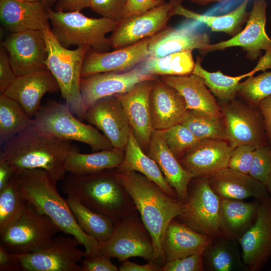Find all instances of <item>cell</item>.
Masks as SVG:
<instances>
[{
    "label": "cell",
    "mask_w": 271,
    "mask_h": 271,
    "mask_svg": "<svg viewBox=\"0 0 271 271\" xmlns=\"http://www.w3.org/2000/svg\"><path fill=\"white\" fill-rule=\"evenodd\" d=\"M91 0H58L54 10L63 12H81L89 8Z\"/></svg>",
    "instance_id": "obj_51"
},
{
    "label": "cell",
    "mask_w": 271,
    "mask_h": 271,
    "mask_svg": "<svg viewBox=\"0 0 271 271\" xmlns=\"http://www.w3.org/2000/svg\"><path fill=\"white\" fill-rule=\"evenodd\" d=\"M160 76L144 74L139 65L124 72H104L82 78L81 94L86 111L98 100L127 92L137 83Z\"/></svg>",
    "instance_id": "obj_18"
},
{
    "label": "cell",
    "mask_w": 271,
    "mask_h": 271,
    "mask_svg": "<svg viewBox=\"0 0 271 271\" xmlns=\"http://www.w3.org/2000/svg\"><path fill=\"white\" fill-rule=\"evenodd\" d=\"M16 75L9 60L7 52L1 46L0 51V93L4 94L16 79Z\"/></svg>",
    "instance_id": "obj_48"
},
{
    "label": "cell",
    "mask_w": 271,
    "mask_h": 271,
    "mask_svg": "<svg viewBox=\"0 0 271 271\" xmlns=\"http://www.w3.org/2000/svg\"><path fill=\"white\" fill-rule=\"evenodd\" d=\"M77 147L32 126L3 144L0 161L11 165L16 172L43 169L57 182L66 177L65 164L69 153Z\"/></svg>",
    "instance_id": "obj_2"
},
{
    "label": "cell",
    "mask_w": 271,
    "mask_h": 271,
    "mask_svg": "<svg viewBox=\"0 0 271 271\" xmlns=\"http://www.w3.org/2000/svg\"><path fill=\"white\" fill-rule=\"evenodd\" d=\"M81 271H117L118 268L110 258L97 254L84 256L81 261Z\"/></svg>",
    "instance_id": "obj_47"
},
{
    "label": "cell",
    "mask_w": 271,
    "mask_h": 271,
    "mask_svg": "<svg viewBox=\"0 0 271 271\" xmlns=\"http://www.w3.org/2000/svg\"><path fill=\"white\" fill-rule=\"evenodd\" d=\"M257 105L262 115L268 143L271 146V94L261 100Z\"/></svg>",
    "instance_id": "obj_52"
},
{
    "label": "cell",
    "mask_w": 271,
    "mask_h": 271,
    "mask_svg": "<svg viewBox=\"0 0 271 271\" xmlns=\"http://www.w3.org/2000/svg\"><path fill=\"white\" fill-rule=\"evenodd\" d=\"M182 1L173 0V16L179 15L196 21L205 25L212 32H223L232 37L242 30L249 16L247 7L249 0H244L229 13L220 16H208L192 11L182 5Z\"/></svg>",
    "instance_id": "obj_30"
},
{
    "label": "cell",
    "mask_w": 271,
    "mask_h": 271,
    "mask_svg": "<svg viewBox=\"0 0 271 271\" xmlns=\"http://www.w3.org/2000/svg\"><path fill=\"white\" fill-rule=\"evenodd\" d=\"M84 119L101 130L113 148L124 151L131 128L122 105L115 95L96 101L87 110Z\"/></svg>",
    "instance_id": "obj_17"
},
{
    "label": "cell",
    "mask_w": 271,
    "mask_h": 271,
    "mask_svg": "<svg viewBox=\"0 0 271 271\" xmlns=\"http://www.w3.org/2000/svg\"><path fill=\"white\" fill-rule=\"evenodd\" d=\"M198 5L205 6L213 3H219L225 0H189Z\"/></svg>",
    "instance_id": "obj_56"
},
{
    "label": "cell",
    "mask_w": 271,
    "mask_h": 271,
    "mask_svg": "<svg viewBox=\"0 0 271 271\" xmlns=\"http://www.w3.org/2000/svg\"><path fill=\"white\" fill-rule=\"evenodd\" d=\"M266 187L269 196L271 198V168H270V172H269L268 180H267V182L266 185Z\"/></svg>",
    "instance_id": "obj_57"
},
{
    "label": "cell",
    "mask_w": 271,
    "mask_h": 271,
    "mask_svg": "<svg viewBox=\"0 0 271 271\" xmlns=\"http://www.w3.org/2000/svg\"><path fill=\"white\" fill-rule=\"evenodd\" d=\"M252 225L238 239L242 262L250 271H259L271 258V198L259 200Z\"/></svg>",
    "instance_id": "obj_15"
},
{
    "label": "cell",
    "mask_w": 271,
    "mask_h": 271,
    "mask_svg": "<svg viewBox=\"0 0 271 271\" xmlns=\"http://www.w3.org/2000/svg\"><path fill=\"white\" fill-rule=\"evenodd\" d=\"M190 182L185 208L178 220L212 240L235 239L226 229L220 212V197L211 187L207 177L193 178Z\"/></svg>",
    "instance_id": "obj_7"
},
{
    "label": "cell",
    "mask_w": 271,
    "mask_h": 271,
    "mask_svg": "<svg viewBox=\"0 0 271 271\" xmlns=\"http://www.w3.org/2000/svg\"><path fill=\"white\" fill-rule=\"evenodd\" d=\"M154 80L140 82L127 92L114 95L120 101L131 130L142 148L149 147L154 130L150 95Z\"/></svg>",
    "instance_id": "obj_23"
},
{
    "label": "cell",
    "mask_w": 271,
    "mask_h": 271,
    "mask_svg": "<svg viewBox=\"0 0 271 271\" xmlns=\"http://www.w3.org/2000/svg\"><path fill=\"white\" fill-rule=\"evenodd\" d=\"M27 203L14 175L0 190V234L20 217Z\"/></svg>",
    "instance_id": "obj_39"
},
{
    "label": "cell",
    "mask_w": 271,
    "mask_h": 271,
    "mask_svg": "<svg viewBox=\"0 0 271 271\" xmlns=\"http://www.w3.org/2000/svg\"><path fill=\"white\" fill-rule=\"evenodd\" d=\"M16 173L14 167L6 161H0V190L9 182Z\"/></svg>",
    "instance_id": "obj_54"
},
{
    "label": "cell",
    "mask_w": 271,
    "mask_h": 271,
    "mask_svg": "<svg viewBox=\"0 0 271 271\" xmlns=\"http://www.w3.org/2000/svg\"><path fill=\"white\" fill-rule=\"evenodd\" d=\"M221 198L220 212L223 222L234 239H238L254 223L259 201Z\"/></svg>",
    "instance_id": "obj_33"
},
{
    "label": "cell",
    "mask_w": 271,
    "mask_h": 271,
    "mask_svg": "<svg viewBox=\"0 0 271 271\" xmlns=\"http://www.w3.org/2000/svg\"><path fill=\"white\" fill-rule=\"evenodd\" d=\"M266 0H254L246 26L237 35L226 41L210 44L200 52L203 54L222 51L231 47H240L246 52V57L256 60L262 51L271 49V39L266 30Z\"/></svg>",
    "instance_id": "obj_14"
},
{
    "label": "cell",
    "mask_w": 271,
    "mask_h": 271,
    "mask_svg": "<svg viewBox=\"0 0 271 271\" xmlns=\"http://www.w3.org/2000/svg\"><path fill=\"white\" fill-rule=\"evenodd\" d=\"M201 62L202 59L197 57L192 73L200 77L213 95L221 102L234 99L238 92L240 80L253 75L251 71L234 77L226 75L220 70L211 72L202 67Z\"/></svg>",
    "instance_id": "obj_36"
},
{
    "label": "cell",
    "mask_w": 271,
    "mask_h": 271,
    "mask_svg": "<svg viewBox=\"0 0 271 271\" xmlns=\"http://www.w3.org/2000/svg\"><path fill=\"white\" fill-rule=\"evenodd\" d=\"M49 8H51L56 4L58 0H41Z\"/></svg>",
    "instance_id": "obj_58"
},
{
    "label": "cell",
    "mask_w": 271,
    "mask_h": 271,
    "mask_svg": "<svg viewBox=\"0 0 271 271\" xmlns=\"http://www.w3.org/2000/svg\"><path fill=\"white\" fill-rule=\"evenodd\" d=\"M99 254L122 262L133 257L153 261V239L137 212L114 223L111 236L100 243Z\"/></svg>",
    "instance_id": "obj_10"
},
{
    "label": "cell",
    "mask_w": 271,
    "mask_h": 271,
    "mask_svg": "<svg viewBox=\"0 0 271 271\" xmlns=\"http://www.w3.org/2000/svg\"><path fill=\"white\" fill-rule=\"evenodd\" d=\"M256 148L249 145H243L234 148L229 160L228 168L248 174Z\"/></svg>",
    "instance_id": "obj_45"
},
{
    "label": "cell",
    "mask_w": 271,
    "mask_h": 271,
    "mask_svg": "<svg viewBox=\"0 0 271 271\" xmlns=\"http://www.w3.org/2000/svg\"><path fill=\"white\" fill-rule=\"evenodd\" d=\"M233 150L224 140L201 139L187 151L179 162L193 178H208L228 168Z\"/></svg>",
    "instance_id": "obj_21"
},
{
    "label": "cell",
    "mask_w": 271,
    "mask_h": 271,
    "mask_svg": "<svg viewBox=\"0 0 271 271\" xmlns=\"http://www.w3.org/2000/svg\"><path fill=\"white\" fill-rule=\"evenodd\" d=\"M213 242L208 236L174 219L168 225L164 237L163 250L166 261L205 252Z\"/></svg>",
    "instance_id": "obj_28"
},
{
    "label": "cell",
    "mask_w": 271,
    "mask_h": 271,
    "mask_svg": "<svg viewBox=\"0 0 271 271\" xmlns=\"http://www.w3.org/2000/svg\"><path fill=\"white\" fill-rule=\"evenodd\" d=\"M180 123L187 127L199 140L219 139L227 141L226 126L223 116L187 109Z\"/></svg>",
    "instance_id": "obj_38"
},
{
    "label": "cell",
    "mask_w": 271,
    "mask_h": 271,
    "mask_svg": "<svg viewBox=\"0 0 271 271\" xmlns=\"http://www.w3.org/2000/svg\"><path fill=\"white\" fill-rule=\"evenodd\" d=\"M148 147V155L157 163L166 181L184 203L189 183L193 178L192 175L183 167L169 149L162 130H153Z\"/></svg>",
    "instance_id": "obj_26"
},
{
    "label": "cell",
    "mask_w": 271,
    "mask_h": 271,
    "mask_svg": "<svg viewBox=\"0 0 271 271\" xmlns=\"http://www.w3.org/2000/svg\"><path fill=\"white\" fill-rule=\"evenodd\" d=\"M150 38L112 51L98 52L90 48L83 62L81 77L104 72H124L134 68L148 58Z\"/></svg>",
    "instance_id": "obj_19"
},
{
    "label": "cell",
    "mask_w": 271,
    "mask_h": 271,
    "mask_svg": "<svg viewBox=\"0 0 271 271\" xmlns=\"http://www.w3.org/2000/svg\"><path fill=\"white\" fill-rule=\"evenodd\" d=\"M2 46L17 76L47 68V47L42 30L10 33Z\"/></svg>",
    "instance_id": "obj_16"
},
{
    "label": "cell",
    "mask_w": 271,
    "mask_h": 271,
    "mask_svg": "<svg viewBox=\"0 0 271 271\" xmlns=\"http://www.w3.org/2000/svg\"><path fill=\"white\" fill-rule=\"evenodd\" d=\"M244 99L253 105L271 94V70L256 76L249 77L240 82L238 92Z\"/></svg>",
    "instance_id": "obj_41"
},
{
    "label": "cell",
    "mask_w": 271,
    "mask_h": 271,
    "mask_svg": "<svg viewBox=\"0 0 271 271\" xmlns=\"http://www.w3.org/2000/svg\"><path fill=\"white\" fill-rule=\"evenodd\" d=\"M150 107L153 127L159 130L180 123L187 109L182 96L160 77L153 82Z\"/></svg>",
    "instance_id": "obj_25"
},
{
    "label": "cell",
    "mask_w": 271,
    "mask_h": 271,
    "mask_svg": "<svg viewBox=\"0 0 271 271\" xmlns=\"http://www.w3.org/2000/svg\"><path fill=\"white\" fill-rule=\"evenodd\" d=\"M161 79L171 86L184 98L187 109L201 110L222 117L220 105L199 76L191 73L181 76H162Z\"/></svg>",
    "instance_id": "obj_29"
},
{
    "label": "cell",
    "mask_w": 271,
    "mask_h": 271,
    "mask_svg": "<svg viewBox=\"0 0 271 271\" xmlns=\"http://www.w3.org/2000/svg\"><path fill=\"white\" fill-rule=\"evenodd\" d=\"M42 31L47 47V68L56 80L66 104L79 119H84L87 111L81 94V71L90 47L80 46L70 50L63 47L53 34L49 24Z\"/></svg>",
    "instance_id": "obj_5"
},
{
    "label": "cell",
    "mask_w": 271,
    "mask_h": 271,
    "mask_svg": "<svg viewBox=\"0 0 271 271\" xmlns=\"http://www.w3.org/2000/svg\"><path fill=\"white\" fill-rule=\"evenodd\" d=\"M162 131L167 146L179 161L200 140L180 123Z\"/></svg>",
    "instance_id": "obj_40"
},
{
    "label": "cell",
    "mask_w": 271,
    "mask_h": 271,
    "mask_svg": "<svg viewBox=\"0 0 271 271\" xmlns=\"http://www.w3.org/2000/svg\"><path fill=\"white\" fill-rule=\"evenodd\" d=\"M162 267L153 261L145 264H139L126 260L119 266V271H161Z\"/></svg>",
    "instance_id": "obj_53"
},
{
    "label": "cell",
    "mask_w": 271,
    "mask_h": 271,
    "mask_svg": "<svg viewBox=\"0 0 271 271\" xmlns=\"http://www.w3.org/2000/svg\"><path fill=\"white\" fill-rule=\"evenodd\" d=\"M195 64L192 51L187 50L160 57L150 56L139 66L147 75L181 76L192 73Z\"/></svg>",
    "instance_id": "obj_34"
},
{
    "label": "cell",
    "mask_w": 271,
    "mask_h": 271,
    "mask_svg": "<svg viewBox=\"0 0 271 271\" xmlns=\"http://www.w3.org/2000/svg\"><path fill=\"white\" fill-rule=\"evenodd\" d=\"M124 157L123 151L113 149L91 154L80 153L78 149L71 151L66 159V172L75 175L96 174L106 170L117 169Z\"/></svg>",
    "instance_id": "obj_32"
},
{
    "label": "cell",
    "mask_w": 271,
    "mask_h": 271,
    "mask_svg": "<svg viewBox=\"0 0 271 271\" xmlns=\"http://www.w3.org/2000/svg\"><path fill=\"white\" fill-rule=\"evenodd\" d=\"M164 2V0H128L122 18L142 14Z\"/></svg>",
    "instance_id": "obj_49"
},
{
    "label": "cell",
    "mask_w": 271,
    "mask_h": 271,
    "mask_svg": "<svg viewBox=\"0 0 271 271\" xmlns=\"http://www.w3.org/2000/svg\"><path fill=\"white\" fill-rule=\"evenodd\" d=\"M80 227L100 243L111 235L114 223L105 216L90 209L72 196L66 199Z\"/></svg>",
    "instance_id": "obj_35"
},
{
    "label": "cell",
    "mask_w": 271,
    "mask_h": 271,
    "mask_svg": "<svg viewBox=\"0 0 271 271\" xmlns=\"http://www.w3.org/2000/svg\"><path fill=\"white\" fill-rule=\"evenodd\" d=\"M30 117L15 100L3 94L0 95V142L3 145L26 129L35 126Z\"/></svg>",
    "instance_id": "obj_37"
},
{
    "label": "cell",
    "mask_w": 271,
    "mask_h": 271,
    "mask_svg": "<svg viewBox=\"0 0 271 271\" xmlns=\"http://www.w3.org/2000/svg\"><path fill=\"white\" fill-rule=\"evenodd\" d=\"M204 251H199L186 257L167 261L161 271H202L204 270Z\"/></svg>",
    "instance_id": "obj_46"
},
{
    "label": "cell",
    "mask_w": 271,
    "mask_h": 271,
    "mask_svg": "<svg viewBox=\"0 0 271 271\" xmlns=\"http://www.w3.org/2000/svg\"><path fill=\"white\" fill-rule=\"evenodd\" d=\"M225 240H219L215 243L213 242L204 253L211 270L230 271L233 268V256L226 245Z\"/></svg>",
    "instance_id": "obj_42"
},
{
    "label": "cell",
    "mask_w": 271,
    "mask_h": 271,
    "mask_svg": "<svg viewBox=\"0 0 271 271\" xmlns=\"http://www.w3.org/2000/svg\"><path fill=\"white\" fill-rule=\"evenodd\" d=\"M200 24L188 19L176 28L167 26L150 38L148 49L150 56L160 57L195 49L201 51L210 44V39L208 33L199 30Z\"/></svg>",
    "instance_id": "obj_20"
},
{
    "label": "cell",
    "mask_w": 271,
    "mask_h": 271,
    "mask_svg": "<svg viewBox=\"0 0 271 271\" xmlns=\"http://www.w3.org/2000/svg\"><path fill=\"white\" fill-rule=\"evenodd\" d=\"M116 175L131 197L142 221L152 238L154 246L152 261L162 267L166 262L163 250L166 230L171 221L182 213L184 203L139 172L122 173L116 170Z\"/></svg>",
    "instance_id": "obj_1"
},
{
    "label": "cell",
    "mask_w": 271,
    "mask_h": 271,
    "mask_svg": "<svg viewBox=\"0 0 271 271\" xmlns=\"http://www.w3.org/2000/svg\"><path fill=\"white\" fill-rule=\"evenodd\" d=\"M49 8L42 1L0 0V19L11 33L42 30L49 24Z\"/></svg>",
    "instance_id": "obj_24"
},
{
    "label": "cell",
    "mask_w": 271,
    "mask_h": 271,
    "mask_svg": "<svg viewBox=\"0 0 271 271\" xmlns=\"http://www.w3.org/2000/svg\"><path fill=\"white\" fill-rule=\"evenodd\" d=\"M213 190L223 198L261 200L269 196L266 187L249 174L227 168L208 177Z\"/></svg>",
    "instance_id": "obj_27"
},
{
    "label": "cell",
    "mask_w": 271,
    "mask_h": 271,
    "mask_svg": "<svg viewBox=\"0 0 271 271\" xmlns=\"http://www.w3.org/2000/svg\"><path fill=\"white\" fill-rule=\"evenodd\" d=\"M73 114L66 104L48 100L34 117L35 126L57 138L87 144L94 152L114 149L97 128L82 122Z\"/></svg>",
    "instance_id": "obj_8"
},
{
    "label": "cell",
    "mask_w": 271,
    "mask_h": 271,
    "mask_svg": "<svg viewBox=\"0 0 271 271\" xmlns=\"http://www.w3.org/2000/svg\"><path fill=\"white\" fill-rule=\"evenodd\" d=\"M110 170L82 175L69 173L63 180L62 189L67 196L74 197L115 223L137 210L131 197L118 180L116 171Z\"/></svg>",
    "instance_id": "obj_4"
},
{
    "label": "cell",
    "mask_w": 271,
    "mask_h": 271,
    "mask_svg": "<svg viewBox=\"0 0 271 271\" xmlns=\"http://www.w3.org/2000/svg\"><path fill=\"white\" fill-rule=\"evenodd\" d=\"M124 152V159L117 169L118 172H139L154 182L169 195L178 197L175 190L166 181L157 163L144 152L132 130Z\"/></svg>",
    "instance_id": "obj_31"
},
{
    "label": "cell",
    "mask_w": 271,
    "mask_h": 271,
    "mask_svg": "<svg viewBox=\"0 0 271 271\" xmlns=\"http://www.w3.org/2000/svg\"><path fill=\"white\" fill-rule=\"evenodd\" d=\"M173 6L170 0L142 14L122 18L108 37L111 48L127 47L158 33L167 26Z\"/></svg>",
    "instance_id": "obj_13"
},
{
    "label": "cell",
    "mask_w": 271,
    "mask_h": 271,
    "mask_svg": "<svg viewBox=\"0 0 271 271\" xmlns=\"http://www.w3.org/2000/svg\"><path fill=\"white\" fill-rule=\"evenodd\" d=\"M59 91V85L52 73L44 68L17 76L4 94L15 100L33 118L42 107L43 96Z\"/></svg>",
    "instance_id": "obj_22"
},
{
    "label": "cell",
    "mask_w": 271,
    "mask_h": 271,
    "mask_svg": "<svg viewBox=\"0 0 271 271\" xmlns=\"http://www.w3.org/2000/svg\"><path fill=\"white\" fill-rule=\"evenodd\" d=\"M128 0H91L89 8L102 17L119 22Z\"/></svg>",
    "instance_id": "obj_44"
},
{
    "label": "cell",
    "mask_w": 271,
    "mask_h": 271,
    "mask_svg": "<svg viewBox=\"0 0 271 271\" xmlns=\"http://www.w3.org/2000/svg\"><path fill=\"white\" fill-rule=\"evenodd\" d=\"M59 231L49 217L27 202L20 217L0 234V245L14 254L28 253L48 245Z\"/></svg>",
    "instance_id": "obj_9"
},
{
    "label": "cell",
    "mask_w": 271,
    "mask_h": 271,
    "mask_svg": "<svg viewBox=\"0 0 271 271\" xmlns=\"http://www.w3.org/2000/svg\"><path fill=\"white\" fill-rule=\"evenodd\" d=\"M74 237L66 234L55 236L47 246L24 254H15L25 271H81V261L85 250Z\"/></svg>",
    "instance_id": "obj_12"
},
{
    "label": "cell",
    "mask_w": 271,
    "mask_h": 271,
    "mask_svg": "<svg viewBox=\"0 0 271 271\" xmlns=\"http://www.w3.org/2000/svg\"><path fill=\"white\" fill-rule=\"evenodd\" d=\"M30 2H36V1H41V0H27Z\"/></svg>",
    "instance_id": "obj_59"
},
{
    "label": "cell",
    "mask_w": 271,
    "mask_h": 271,
    "mask_svg": "<svg viewBox=\"0 0 271 271\" xmlns=\"http://www.w3.org/2000/svg\"><path fill=\"white\" fill-rule=\"evenodd\" d=\"M268 69L271 70V49L265 51L264 54L259 57L251 72L254 75L258 71L265 72Z\"/></svg>",
    "instance_id": "obj_55"
},
{
    "label": "cell",
    "mask_w": 271,
    "mask_h": 271,
    "mask_svg": "<svg viewBox=\"0 0 271 271\" xmlns=\"http://www.w3.org/2000/svg\"><path fill=\"white\" fill-rule=\"evenodd\" d=\"M227 141L232 148L249 145L257 148L269 144L261 112L257 105H250L235 99L222 102Z\"/></svg>",
    "instance_id": "obj_11"
},
{
    "label": "cell",
    "mask_w": 271,
    "mask_h": 271,
    "mask_svg": "<svg viewBox=\"0 0 271 271\" xmlns=\"http://www.w3.org/2000/svg\"><path fill=\"white\" fill-rule=\"evenodd\" d=\"M24 270L20 259L16 255L0 245V271Z\"/></svg>",
    "instance_id": "obj_50"
},
{
    "label": "cell",
    "mask_w": 271,
    "mask_h": 271,
    "mask_svg": "<svg viewBox=\"0 0 271 271\" xmlns=\"http://www.w3.org/2000/svg\"><path fill=\"white\" fill-rule=\"evenodd\" d=\"M14 178L23 197L49 217L60 231L75 237L85 248V256L99 254L100 243L78 225L66 199L59 193L56 183L45 170L28 169L15 173Z\"/></svg>",
    "instance_id": "obj_3"
},
{
    "label": "cell",
    "mask_w": 271,
    "mask_h": 271,
    "mask_svg": "<svg viewBox=\"0 0 271 271\" xmlns=\"http://www.w3.org/2000/svg\"><path fill=\"white\" fill-rule=\"evenodd\" d=\"M51 31L64 47L88 46L98 52L109 51L108 37L118 22L103 17L89 18L81 12H63L49 10Z\"/></svg>",
    "instance_id": "obj_6"
},
{
    "label": "cell",
    "mask_w": 271,
    "mask_h": 271,
    "mask_svg": "<svg viewBox=\"0 0 271 271\" xmlns=\"http://www.w3.org/2000/svg\"><path fill=\"white\" fill-rule=\"evenodd\" d=\"M271 168V146L269 144L257 148L249 175L266 186Z\"/></svg>",
    "instance_id": "obj_43"
}]
</instances>
